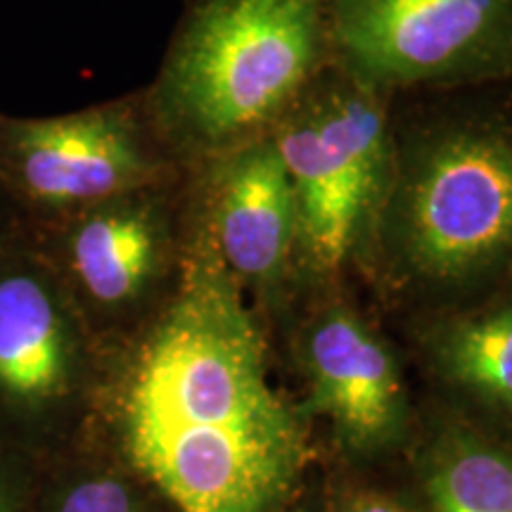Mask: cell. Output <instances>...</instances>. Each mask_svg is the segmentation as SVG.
<instances>
[{
  "mask_svg": "<svg viewBox=\"0 0 512 512\" xmlns=\"http://www.w3.org/2000/svg\"><path fill=\"white\" fill-rule=\"evenodd\" d=\"M124 432L178 512H275L309 463V432L273 387L252 299L197 214L181 285L131 375Z\"/></svg>",
  "mask_w": 512,
  "mask_h": 512,
  "instance_id": "cell-1",
  "label": "cell"
},
{
  "mask_svg": "<svg viewBox=\"0 0 512 512\" xmlns=\"http://www.w3.org/2000/svg\"><path fill=\"white\" fill-rule=\"evenodd\" d=\"M368 271L430 311L512 287V79L392 98Z\"/></svg>",
  "mask_w": 512,
  "mask_h": 512,
  "instance_id": "cell-2",
  "label": "cell"
},
{
  "mask_svg": "<svg viewBox=\"0 0 512 512\" xmlns=\"http://www.w3.org/2000/svg\"><path fill=\"white\" fill-rule=\"evenodd\" d=\"M328 64L325 0H188L143 100L192 166L271 136Z\"/></svg>",
  "mask_w": 512,
  "mask_h": 512,
  "instance_id": "cell-3",
  "label": "cell"
},
{
  "mask_svg": "<svg viewBox=\"0 0 512 512\" xmlns=\"http://www.w3.org/2000/svg\"><path fill=\"white\" fill-rule=\"evenodd\" d=\"M271 140L297 214L294 280L323 290L349 268H368L392 185V98L328 64Z\"/></svg>",
  "mask_w": 512,
  "mask_h": 512,
  "instance_id": "cell-4",
  "label": "cell"
},
{
  "mask_svg": "<svg viewBox=\"0 0 512 512\" xmlns=\"http://www.w3.org/2000/svg\"><path fill=\"white\" fill-rule=\"evenodd\" d=\"M332 64L399 98L512 79V0H325Z\"/></svg>",
  "mask_w": 512,
  "mask_h": 512,
  "instance_id": "cell-5",
  "label": "cell"
},
{
  "mask_svg": "<svg viewBox=\"0 0 512 512\" xmlns=\"http://www.w3.org/2000/svg\"><path fill=\"white\" fill-rule=\"evenodd\" d=\"M0 159L34 202L86 209L178 181V162L147 114L143 93L53 119L0 121Z\"/></svg>",
  "mask_w": 512,
  "mask_h": 512,
  "instance_id": "cell-6",
  "label": "cell"
},
{
  "mask_svg": "<svg viewBox=\"0 0 512 512\" xmlns=\"http://www.w3.org/2000/svg\"><path fill=\"white\" fill-rule=\"evenodd\" d=\"M192 211L242 290L280 297L294 280L297 214L271 136L188 166Z\"/></svg>",
  "mask_w": 512,
  "mask_h": 512,
  "instance_id": "cell-7",
  "label": "cell"
},
{
  "mask_svg": "<svg viewBox=\"0 0 512 512\" xmlns=\"http://www.w3.org/2000/svg\"><path fill=\"white\" fill-rule=\"evenodd\" d=\"M323 292L302 332L313 403L351 451H387L408 420L396 358L356 306L328 287Z\"/></svg>",
  "mask_w": 512,
  "mask_h": 512,
  "instance_id": "cell-8",
  "label": "cell"
},
{
  "mask_svg": "<svg viewBox=\"0 0 512 512\" xmlns=\"http://www.w3.org/2000/svg\"><path fill=\"white\" fill-rule=\"evenodd\" d=\"M174 183L98 202L76 221L67 242L69 268L95 304L121 309L140 302L155 287L169 247L164 190Z\"/></svg>",
  "mask_w": 512,
  "mask_h": 512,
  "instance_id": "cell-9",
  "label": "cell"
},
{
  "mask_svg": "<svg viewBox=\"0 0 512 512\" xmlns=\"http://www.w3.org/2000/svg\"><path fill=\"white\" fill-rule=\"evenodd\" d=\"M425 339L444 380L498 425L512 427V287L430 311Z\"/></svg>",
  "mask_w": 512,
  "mask_h": 512,
  "instance_id": "cell-10",
  "label": "cell"
},
{
  "mask_svg": "<svg viewBox=\"0 0 512 512\" xmlns=\"http://www.w3.org/2000/svg\"><path fill=\"white\" fill-rule=\"evenodd\" d=\"M67 368L57 299L38 275L0 278V387L22 399L55 394Z\"/></svg>",
  "mask_w": 512,
  "mask_h": 512,
  "instance_id": "cell-11",
  "label": "cell"
},
{
  "mask_svg": "<svg viewBox=\"0 0 512 512\" xmlns=\"http://www.w3.org/2000/svg\"><path fill=\"white\" fill-rule=\"evenodd\" d=\"M422 475L432 512H512V441L494 432L446 427Z\"/></svg>",
  "mask_w": 512,
  "mask_h": 512,
  "instance_id": "cell-12",
  "label": "cell"
},
{
  "mask_svg": "<svg viewBox=\"0 0 512 512\" xmlns=\"http://www.w3.org/2000/svg\"><path fill=\"white\" fill-rule=\"evenodd\" d=\"M60 512H140L136 498L119 479H86L69 491Z\"/></svg>",
  "mask_w": 512,
  "mask_h": 512,
  "instance_id": "cell-13",
  "label": "cell"
},
{
  "mask_svg": "<svg viewBox=\"0 0 512 512\" xmlns=\"http://www.w3.org/2000/svg\"><path fill=\"white\" fill-rule=\"evenodd\" d=\"M342 512H408L406 508H401L399 503L389 501L384 496H375V494H363L356 496L354 501L347 503V508Z\"/></svg>",
  "mask_w": 512,
  "mask_h": 512,
  "instance_id": "cell-14",
  "label": "cell"
},
{
  "mask_svg": "<svg viewBox=\"0 0 512 512\" xmlns=\"http://www.w3.org/2000/svg\"><path fill=\"white\" fill-rule=\"evenodd\" d=\"M0 512H3V510H0Z\"/></svg>",
  "mask_w": 512,
  "mask_h": 512,
  "instance_id": "cell-15",
  "label": "cell"
}]
</instances>
